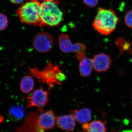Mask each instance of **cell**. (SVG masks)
<instances>
[{"label":"cell","instance_id":"cell-1","mask_svg":"<svg viewBox=\"0 0 132 132\" xmlns=\"http://www.w3.org/2000/svg\"><path fill=\"white\" fill-rule=\"evenodd\" d=\"M32 76L39 80V82L45 83L50 88L54 87L55 85L61 86L62 82L65 80L67 76L61 70L60 67L55 63L54 65L50 61L42 70H39L36 67L28 68Z\"/></svg>","mask_w":132,"mask_h":132},{"label":"cell","instance_id":"cell-2","mask_svg":"<svg viewBox=\"0 0 132 132\" xmlns=\"http://www.w3.org/2000/svg\"><path fill=\"white\" fill-rule=\"evenodd\" d=\"M59 0H43L41 3L40 27L59 26L63 20V13L58 6Z\"/></svg>","mask_w":132,"mask_h":132},{"label":"cell","instance_id":"cell-3","mask_svg":"<svg viewBox=\"0 0 132 132\" xmlns=\"http://www.w3.org/2000/svg\"><path fill=\"white\" fill-rule=\"evenodd\" d=\"M119 19L112 10L100 8L98 10L93 26L101 35H108L115 30Z\"/></svg>","mask_w":132,"mask_h":132},{"label":"cell","instance_id":"cell-4","mask_svg":"<svg viewBox=\"0 0 132 132\" xmlns=\"http://www.w3.org/2000/svg\"><path fill=\"white\" fill-rule=\"evenodd\" d=\"M41 2L30 0L23 4L17 9L16 14L22 23L39 26L40 22Z\"/></svg>","mask_w":132,"mask_h":132},{"label":"cell","instance_id":"cell-5","mask_svg":"<svg viewBox=\"0 0 132 132\" xmlns=\"http://www.w3.org/2000/svg\"><path fill=\"white\" fill-rule=\"evenodd\" d=\"M42 112V109L39 108L36 111L29 113L23 124L15 132H46L41 128L38 123V117Z\"/></svg>","mask_w":132,"mask_h":132},{"label":"cell","instance_id":"cell-6","mask_svg":"<svg viewBox=\"0 0 132 132\" xmlns=\"http://www.w3.org/2000/svg\"><path fill=\"white\" fill-rule=\"evenodd\" d=\"M32 44L37 52L42 53H46L52 50L53 47V38L49 33L41 32L34 36Z\"/></svg>","mask_w":132,"mask_h":132},{"label":"cell","instance_id":"cell-7","mask_svg":"<svg viewBox=\"0 0 132 132\" xmlns=\"http://www.w3.org/2000/svg\"><path fill=\"white\" fill-rule=\"evenodd\" d=\"M48 91L43 90L41 87L40 88L35 90L30 96L27 97V99L28 108L36 107L42 108L48 103L49 101Z\"/></svg>","mask_w":132,"mask_h":132},{"label":"cell","instance_id":"cell-8","mask_svg":"<svg viewBox=\"0 0 132 132\" xmlns=\"http://www.w3.org/2000/svg\"><path fill=\"white\" fill-rule=\"evenodd\" d=\"M59 46L61 50L65 53H84L86 49V45L81 43L73 44L68 35L62 34L59 38Z\"/></svg>","mask_w":132,"mask_h":132},{"label":"cell","instance_id":"cell-9","mask_svg":"<svg viewBox=\"0 0 132 132\" xmlns=\"http://www.w3.org/2000/svg\"><path fill=\"white\" fill-rule=\"evenodd\" d=\"M92 61L93 68L98 72H106L111 65V58L104 53L95 55L92 59Z\"/></svg>","mask_w":132,"mask_h":132},{"label":"cell","instance_id":"cell-10","mask_svg":"<svg viewBox=\"0 0 132 132\" xmlns=\"http://www.w3.org/2000/svg\"><path fill=\"white\" fill-rule=\"evenodd\" d=\"M57 118L51 110L42 112L38 117V123L41 128L45 131L53 128L56 124Z\"/></svg>","mask_w":132,"mask_h":132},{"label":"cell","instance_id":"cell-11","mask_svg":"<svg viewBox=\"0 0 132 132\" xmlns=\"http://www.w3.org/2000/svg\"><path fill=\"white\" fill-rule=\"evenodd\" d=\"M76 58L79 62V71L82 77H88L92 73L93 67L92 59L87 58L84 53H76Z\"/></svg>","mask_w":132,"mask_h":132},{"label":"cell","instance_id":"cell-12","mask_svg":"<svg viewBox=\"0 0 132 132\" xmlns=\"http://www.w3.org/2000/svg\"><path fill=\"white\" fill-rule=\"evenodd\" d=\"M75 120L71 114L62 116L57 119L58 128L67 132L73 131L76 127Z\"/></svg>","mask_w":132,"mask_h":132},{"label":"cell","instance_id":"cell-13","mask_svg":"<svg viewBox=\"0 0 132 132\" xmlns=\"http://www.w3.org/2000/svg\"><path fill=\"white\" fill-rule=\"evenodd\" d=\"M70 114L80 124L88 123L92 119V111L89 108H82L79 110H71Z\"/></svg>","mask_w":132,"mask_h":132},{"label":"cell","instance_id":"cell-14","mask_svg":"<svg viewBox=\"0 0 132 132\" xmlns=\"http://www.w3.org/2000/svg\"><path fill=\"white\" fill-rule=\"evenodd\" d=\"M82 128L85 132H106L105 124L100 120L82 124Z\"/></svg>","mask_w":132,"mask_h":132},{"label":"cell","instance_id":"cell-15","mask_svg":"<svg viewBox=\"0 0 132 132\" xmlns=\"http://www.w3.org/2000/svg\"><path fill=\"white\" fill-rule=\"evenodd\" d=\"M8 115L12 121L19 122L23 119L25 116L24 108L20 105L13 106L9 109Z\"/></svg>","mask_w":132,"mask_h":132},{"label":"cell","instance_id":"cell-16","mask_svg":"<svg viewBox=\"0 0 132 132\" xmlns=\"http://www.w3.org/2000/svg\"><path fill=\"white\" fill-rule=\"evenodd\" d=\"M34 86V81L32 76L27 75L22 79L20 85V88L22 93L28 94L33 90Z\"/></svg>","mask_w":132,"mask_h":132},{"label":"cell","instance_id":"cell-17","mask_svg":"<svg viewBox=\"0 0 132 132\" xmlns=\"http://www.w3.org/2000/svg\"><path fill=\"white\" fill-rule=\"evenodd\" d=\"M8 24L9 20L6 15L0 13V31L6 29Z\"/></svg>","mask_w":132,"mask_h":132},{"label":"cell","instance_id":"cell-18","mask_svg":"<svg viewBox=\"0 0 132 132\" xmlns=\"http://www.w3.org/2000/svg\"><path fill=\"white\" fill-rule=\"evenodd\" d=\"M125 21L127 27L132 29V10L128 12L125 15Z\"/></svg>","mask_w":132,"mask_h":132},{"label":"cell","instance_id":"cell-19","mask_svg":"<svg viewBox=\"0 0 132 132\" xmlns=\"http://www.w3.org/2000/svg\"><path fill=\"white\" fill-rule=\"evenodd\" d=\"M84 3L87 6L93 8L95 7L98 3L99 0H82Z\"/></svg>","mask_w":132,"mask_h":132},{"label":"cell","instance_id":"cell-20","mask_svg":"<svg viewBox=\"0 0 132 132\" xmlns=\"http://www.w3.org/2000/svg\"><path fill=\"white\" fill-rule=\"evenodd\" d=\"M10 1L12 3L18 5L23 2L24 0H10Z\"/></svg>","mask_w":132,"mask_h":132},{"label":"cell","instance_id":"cell-21","mask_svg":"<svg viewBox=\"0 0 132 132\" xmlns=\"http://www.w3.org/2000/svg\"><path fill=\"white\" fill-rule=\"evenodd\" d=\"M3 120V118L2 116H0V123Z\"/></svg>","mask_w":132,"mask_h":132},{"label":"cell","instance_id":"cell-22","mask_svg":"<svg viewBox=\"0 0 132 132\" xmlns=\"http://www.w3.org/2000/svg\"><path fill=\"white\" fill-rule=\"evenodd\" d=\"M123 132H132V131L131 130H126V131H124Z\"/></svg>","mask_w":132,"mask_h":132},{"label":"cell","instance_id":"cell-23","mask_svg":"<svg viewBox=\"0 0 132 132\" xmlns=\"http://www.w3.org/2000/svg\"><path fill=\"white\" fill-rule=\"evenodd\" d=\"M35 1H39V2H40V1H42V2L43 1V0H35Z\"/></svg>","mask_w":132,"mask_h":132},{"label":"cell","instance_id":"cell-24","mask_svg":"<svg viewBox=\"0 0 132 132\" xmlns=\"http://www.w3.org/2000/svg\"></svg>","mask_w":132,"mask_h":132}]
</instances>
